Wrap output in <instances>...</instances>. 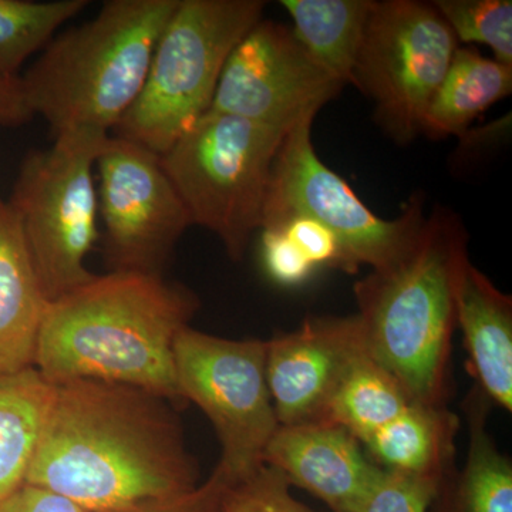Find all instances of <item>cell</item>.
I'll return each instance as SVG.
<instances>
[{"label": "cell", "instance_id": "obj_28", "mask_svg": "<svg viewBox=\"0 0 512 512\" xmlns=\"http://www.w3.org/2000/svg\"><path fill=\"white\" fill-rule=\"evenodd\" d=\"M227 483L215 471L208 480L187 493L147 501L114 512H225L224 498Z\"/></svg>", "mask_w": 512, "mask_h": 512}, {"label": "cell", "instance_id": "obj_5", "mask_svg": "<svg viewBox=\"0 0 512 512\" xmlns=\"http://www.w3.org/2000/svg\"><path fill=\"white\" fill-rule=\"evenodd\" d=\"M264 9L262 0H180L158 37L143 89L113 136L167 153L208 113L229 55Z\"/></svg>", "mask_w": 512, "mask_h": 512}, {"label": "cell", "instance_id": "obj_29", "mask_svg": "<svg viewBox=\"0 0 512 512\" xmlns=\"http://www.w3.org/2000/svg\"><path fill=\"white\" fill-rule=\"evenodd\" d=\"M0 512H87L72 501L35 485L23 484L0 503Z\"/></svg>", "mask_w": 512, "mask_h": 512}, {"label": "cell", "instance_id": "obj_22", "mask_svg": "<svg viewBox=\"0 0 512 512\" xmlns=\"http://www.w3.org/2000/svg\"><path fill=\"white\" fill-rule=\"evenodd\" d=\"M87 0H0V72L20 76V67L45 49L57 30L89 6Z\"/></svg>", "mask_w": 512, "mask_h": 512}, {"label": "cell", "instance_id": "obj_3", "mask_svg": "<svg viewBox=\"0 0 512 512\" xmlns=\"http://www.w3.org/2000/svg\"><path fill=\"white\" fill-rule=\"evenodd\" d=\"M467 231L454 212L426 217L412 247L355 285L367 353L414 403L444 407Z\"/></svg>", "mask_w": 512, "mask_h": 512}, {"label": "cell", "instance_id": "obj_20", "mask_svg": "<svg viewBox=\"0 0 512 512\" xmlns=\"http://www.w3.org/2000/svg\"><path fill=\"white\" fill-rule=\"evenodd\" d=\"M55 389L35 367L0 377V503L26 483Z\"/></svg>", "mask_w": 512, "mask_h": 512}, {"label": "cell", "instance_id": "obj_4", "mask_svg": "<svg viewBox=\"0 0 512 512\" xmlns=\"http://www.w3.org/2000/svg\"><path fill=\"white\" fill-rule=\"evenodd\" d=\"M180 0H109L96 18L50 40L26 70L23 92L53 136H110L136 103L161 32Z\"/></svg>", "mask_w": 512, "mask_h": 512}, {"label": "cell", "instance_id": "obj_25", "mask_svg": "<svg viewBox=\"0 0 512 512\" xmlns=\"http://www.w3.org/2000/svg\"><path fill=\"white\" fill-rule=\"evenodd\" d=\"M222 503L225 512H315L293 497L284 474L266 464L227 485Z\"/></svg>", "mask_w": 512, "mask_h": 512}, {"label": "cell", "instance_id": "obj_1", "mask_svg": "<svg viewBox=\"0 0 512 512\" xmlns=\"http://www.w3.org/2000/svg\"><path fill=\"white\" fill-rule=\"evenodd\" d=\"M198 467L178 409L127 384H57L26 483L87 512H114L187 493Z\"/></svg>", "mask_w": 512, "mask_h": 512}, {"label": "cell", "instance_id": "obj_13", "mask_svg": "<svg viewBox=\"0 0 512 512\" xmlns=\"http://www.w3.org/2000/svg\"><path fill=\"white\" fill-rule=\"evenodd\" d=\"M266 342V380L279 426L326 423L343 370L365 346L357 316L308 319Z\"/></svg>", "mask_w": 512, "mask_h": 512}, {"label": "cell", "instance_id": "obj_26", "mask_svg": "<svg viewBox=\"0 0 512 512\" xmlns=\"http://www.w3.org/2000/svg\"><path fill=\"white\" fill-rule=\"evenodd\" d=\"M274 228L282 229L316 269L335 268L352 274L338 239L319 222L291 217Z\"/></svg>", "mask_w": 512, "mask_h": 512}, {"label": "cell", "instance_id": "obj_18", "mask_svg": "<svg viewBox=\"0 0 512 512\" xmlns=\"http://www.w3.org/2000/svg\"><path fill=\"white\" fill-rule=\"evenodd\" d=\"M375 0H282L293 36L342 84L353 83L357 55Z\"/></svg>", "mask_w": 512, "mask_h": 512}, {"label": "cell", "instance_id": "obj_9", "mask_svg": "<svg viewBox=\"0 0 512 512\" xmlns=\"http://www.w3.org/2000/svg\"><path fill=\"white\" fill-rule=\"evenodd\" d=\"M268 342L225 339L187 326L174 343L178 387L210 419L221 444L215 473L234 484L264 466L278 430L266 380Z\"/></svg>", "mask_w": 512, "mask_h": 512}, {"label": "cell", "instance_id": "obj_31", "mask_svg": "<svg viewBox=\"0 0 512 512\" xmlns=\"http://www.w3.org/2000/svg\"><path fill=\"white\" fill-rule=\"evenodd\" d=\"M429 512H473L468 510L466 505H463L458 501L456 494H454L453 488H451V481L448 476L446 480L441 484L439 495L431 505Z\"/></svg>", "mask_w": 512, "mask_h": 512}, {"label": "cell", "instance_id": "obj_21", "mask_svg": "<svg viewBox=\"0 0 512 512\" xmlns=\"http://www.w3.org/2000/svg\"><path fill=\"white\" fill-rule=\"evenodd\" d=\"M412 400L365 346L349 360L326 413V423L348 430L359 443L403 412Z\"/></svg>", "mask_w": 512, "mask_h": 512}, {"label": "cell", "instance_id": "obj_14", "mask_svg": "<svg viewBox=\"0 0 512 512\" xmlns=\"http://www.w3.org/2000/svg\"><path fill=\"white\" fill-rule=\"evenodd\" d=\"M264 463L332 512L355 511L382 470L363 453L355 436L330 423L279 426Z\"/></svg>", "mask_w": 512, "mask_h": 512}, {"label": "cell", "instance_id": "obj_10", "mask_svg": "<svg viewBox=\"0 0 512 512\" xmlns=\"http://www.w3.org/2000/svg\"><path fill=\"white\" fill-rule=\"evenodd\" d=\"M458 40L433 3H373L352 86L375 103L376 120L396 143L423 133L434 94L450 69Z\"/></svg>", "mask_w": 512, "mask_h": 512}, {"label": "cell", "instance_id": "obj_27", "mask_svg": "<svg viewBox=\"0 0 512 512\" xmlns=\"http://www.w3.org/2000/svg\"><path fill=\"white\" fill-rule=\"evenodd\" d=\"M261 231L262 262L269 278L282 286H298L308 281L316 268L288 235L279 228Z\"/></svg>", "mask_w": 512, "mask_h": 512}, {"label": "cell", "instance_id": "obj_24", "mask_svg": "<svg viewBox=\"0 0 512 512\" xmlns=\"http://www.w3.org/2000/svg\"><path fill=\"white\" fill-rule=\"evenodd\" d=\"M447 476L382 468L353 512H429Z\"/></svg>", "mask_w": 512, "mask_h": 512}, {"label": "cell", "instance_id": "obj_12", "mask_svg": "<svg viewBox=\"0 0 512 512\" xmlns=\"http://www.w3.org/2000/svg\"><path fill=\"white\" fill-rule=\"evenodd\" d=\"M345 84L319 66L292 29L262 18L229 55L210 110L289 131Z\"/></svg>", "mask_w": 512, "mask_h": 512}, {"label": "cell", "instance_id": "obj_17", "mask_svg": "<svg viewBox=\"0 0 512 512\" xmlns=\"http://www.w3.org/2000/svg\"><path fill=\"white\" fill-rule=\"evenodd\" d=\"M511 92L512 66L458 46L427 109L423 133L433 138L461 136L471 121Z\"/></svg>", "mask_w": 512, "mask_h": 512}, {"label": "cell", "instance_id": "obj_16", "mask_svg": "<svg viewBox=\"0 0 512 512\" xmlns=\"http://www.w3.org/2000/svg\"><path fill=\"white\" fill-rule=\"evenodd\" d=\"M47 305L18 217L0 198V377L35 367Z\"/></svg>", "mask_w": 512, "mask_h": 512}, {"label": "cell", "instance_id": "obj_2", "mask_svg": "<svg viewBox=\"0 0 512 512\" xmlns=\"http://www.w3.org/2000/svg\"><path fill=\"white\" fill-rule=\"evenodd\" d=\"M200 299L164 276L107 272L49 302L35 369L47 382L127 384L185 406L177 383L174 343L190 326Z\"/></svg>", "mask_w": 512, "mask_h": 512}, {"label": "cell", "instance_id": "obj_23", "mask_svg": "<svg viewBox=\"0 0 512 512\" xmlns=\"http://www.w3.org/2000/svg\"><path fill=\"white\" fill-rule=\"evenodd\" d=\"M433 5L457 40L490 47L497 62L512 66L511 0H436Z\"/></svg>", "mask_w": 512, "mask_h": 512}, {"label": "cell", "instance_id": "obj_8", "mask_svg": "<svg viewBox=\"0 0 512 512\" xmlns=\"http://www.w3.org/2000/svg\"><path fill=\"white\" fill-rule=\"evenodd\" d=\"M315 117L299 121L279 147L261 229L278 227L291 217L311 218L338 239L352 274L362 265L373 271L386 268L419 235L426 221L423 198L414 195L394 220L377 217L339 174L320 161L312 141Z\"/></svg>", "mask_w": 512, "mask_h": 512}, {"label": "cell", "instance_id": "obj_7", "mask_svg": "<svg viewBox=\"0 0 512 512\" xmlns=\"http://www.w3.org/2000/svg\"><path fill=\"white\" fill-rule=\"evenodd\" d=\"M109 136L60 134L20 163L9 205L18 217L33 268L49 302L92 281L86 265L99 239L94 168Z\"/></svg>", "mask_w": 512, "mask_h": 512}, {"label": "cell", "instance_id": "obj_30", "mask_svg": "<svg viewBox=\"0 0 512 512\" xmlns=\"http://www.w3.org/2000/svg\"><path fill=\"white\" fill-rule=\"evenodd\" d=\"M33 119L20 76L0 72V127H22Z\"/></svg>", "mask_w": 512, "mask_h": 512}, {"label": "cell", "instance_id": "obj_11", "mask_svg": "<svg viewBox=\"0 0 512 512\" xmlns=\"http://www.w3.org/2000/svg\"><path fill=\"white\" fill-rule=\"evenodd\" d=\"M96 168L109 272L164 276L192 222L161 156L110 134L101 144Z\"/></svg>", "mask_w": 512, "mask_h": 512}, {"label": "cell", "instance_id": "obj_19", "mask_svg": "<svg viewBox=\"0 0 512 512\" xmlns=\"http://www.w3.org/2000/svg\"><path fill=\"white\" fill-rule=\"evenodd\" d=\"M457 419L444 407L412 403L362 441L387 470L447 474Z\"/></svg>", "mask_w": 512, "mask_h": 512}, {"label": "cell", "instance_id": "obj_6", "mask_svg": "<svg viewBox=\"0 0 512 512\" xmlns=\"http://www.w3.org/2000/svg\"><path fill=\"white\" fill-rule=\"evenodd\" d=\"M288 131L208 111L161 156L192 225L241 261L262 227L272 165Z\"/></svg>", "mask_w": 512, "mask_h": 512}, {"label": "cell", "instance_id": "obj_15", "mask_svg": "<svg viewBox=\"0 0 512 512\" xmlns=\"http://www.w3.org/2000/svg\"><path fill=\"white\" fill-rule=\"evenodd\" d=\"M457 323L485 399L512 410V299L470 261L457 289Z\"/></svg>", "mask_w": 512, "mask_h": 512}]
</instances>
